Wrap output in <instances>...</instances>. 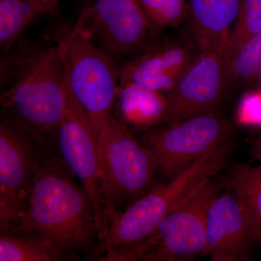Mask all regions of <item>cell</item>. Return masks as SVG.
Instances as JSON below:
<instances>
[{
  "label": "cell",
  "instance_id": "obj_1",
  "mask_svg": "<svg viewBox=\"0 0 261 261\" xmlns=\"http://www.w3.org/2000/svg\"><path fill=\"white\" fill-rule=\"evenodd\" d=\"M72 176L62 161L41 155L28 207L10 228L49 242L70 258L100 249L105 235L92 201Z\"/></svg>",
  "mask_w": 261,
  "mask_h": 261
},
{
  "label": "cell",
  "instance_id": "obj_2",
  "mask_svg": "<svg viewBox=\"0 0 261 261\" xmlns=\"http://www.w3.org/2000/svg\"><path fill=\"white\" fill-rule=\"evenodd\" d=\"M27 66L0 97L13 124L36 142L57 135L66 113L68 80L62 40L29 58Z\"/></svg>",
  "mask_w": 261,
  "mask_h": 261
},
{
  "label": "cell",
  "instance_id": "obj_3",
  "mask_svg": "<svg viewBox=\"0 0 261 261\" xmlns=\"http://www.w3.org/2000/svg\"><path fill=\"white\" fill-rule=\"evenodd\" d=\"M230 152L228 142L207 152L168 184H158L136 200L111 225L118 246H139L153 236L162 220L186 203L224 167Z\"/></svg>",
  "mask_w": 261,
  "mask_h": 261
},
{
  "label": "cell",
  "instance_id": "obj_4",
  "mask_svg": "<svg viewBox=\"0 0 261 261\" xmlns=\"http://www.w3.org/2000/svg\"><path fill=\"white\" fill-rule=\"evenodd\" d=\"M97 143L108 223L118 213L116 203L135 201L149 191L158 166L152 151L137 142L113 115L101 130Z\"/></svg>",
  "mask_w": 261,
  "mask_h": 261
},
{
  "label": "cell",
  "instance_id": "obj_5",
  "mask_svg": "<svg viewBox=\"0 0 261 261\" xmlns=\"http://www.w3.org/2000/svg\"><path fill=\"white\" fill-rule=\"evenodd\" d=\"M62 42L68 87L87 113L97 140L113 115L119 89V70L110 55L75 25Z\"/></svg>",
  "mask_w": 261,
  "mask_h": 261
},
{
  "label": "cell",
  "instance_id": "obj_6",
  "mask_svg": "<svg viewBox=\"0 0 261 261\" xmlns=\"http://www.w3.org/2000/svg\"><path fill=\"white\" fill-rule=\"evenodd\" d=\"M231 130L226 120L207 113L150 132L145 142L154 154L158 171L163 178L172 180L207 152L228 142Z\"/></svg>",
  "mask_w": 261,
  "mask_h": 261
},
{
  "label": "cell",
  "instance_id": "obj_7",
  "mask_svg": "<svg viewBox=\"0 0 261 261\" xmlns=\"http://www.w3.org/2000/svg\"><path fill=\"white\" fill-rule=\"evenodd\" d=\"M32 139L11 121L0 125V231L25 214L41 155Z\"/></svg>",
  "mask_w": 261,
  "mask_h": 261
},
{
  "label": "cell",
  "instance_id": "obj_8",
  "mask_svg": "<svg viewBox=\"0 0 261 261\" xmlns=\"http://www.w3.org/2000/svg\"><path fill=\"white\" fill-rule=\"evenodd\" d=\"M68 107L56 135L58 150L62 162L80 179L82 189L92 201L106 233L107 209L97 138L87 113L73 97L68 84Z\"/></svg>",
  "mask_w": 261,
  "mask_h": 261
},
{
  "label": "cell",
  "instance_id": "obj_9",
  "mask_svg": "<svg viewBox=\"0 0 261 261\" xmlns=\"http://www.w3.org/2000/svg\"><path fill=\"white\" fill-rule=\"evenodd\" d=\"M216 195V188L208 182L191 200L166 216L142 260H187L207 254V212Z\"/></svg>",
  "mask_w": 261,
  "mask_h": 261
},
{
  "label": "cell",
  "instance_id": "obj_10",
  "mask_svg": "<svg viewBox=\"0 0 261 261\" xmlns=\"http://www.w3.org/2000/svg\"><path fill=\"white\" fill-rule=\"evenodd\" d=\"M229 63L224 53L199 51L176 85L166 92V120L180 123L211 113L229 85Z\"/></svg>",
  "mask_w": 261,
  "mask_h": 261
},
{
  "label": "cell",
  "instance_id": "obj_11",
  "mask_svg": "<svg viewBox=\"0 0 261 261\" xmlns=\"http://www.w3.org/2000/svg\"><path fill=\"white\" fill-rule=\"evenodd\" d=\"M75 27L97 39L109 55L138 49L154 31L138 0H95Z\"/></svg>",
  "mask_w": 261,
  "mask_h": 261
},
{
  "label": "cell",
  "instance_id": "obj_12",
  "mask_svg": "<svg viewBox=\"0 0 261 261\" xmlns=\"http://www.w3.org/2000/svg\"><path fill=\"white\" fill-rule=\"evenodd\" d=\"M207 249L214 261H246L257 242L255 228L245 207L227 192L216 195L207 212Z\"/></svg>",
  "mask_w": 261,
  "mask_h": 261
},
{
  "label": "cell",
  "instance_id": "obj_13",
  "mask_svg": "<svg viewBox=\"0 0 261 261\" xmlns=\"http://www.w3.org/2000/svg\"><path fill=\"white\" fill-rule=\"evenodd\" d=\"M197 54L183 43H166L123 66L120 83L132 82L166 93L176 85Z\"/></svg>",
  "mask_w": 261,
  "mask_h": 261
},
{
  "label": "cell",
  "instance_id": "obj_14",
  "mask_svg": "<svg viewBox=\"0 0 261 261\" xmlns=\"http://www.w3.org/2000/svg\"><path fill=\"white\" fill-rule=\"evenodd\" d=\"M243 0H188L190 33L199 51L226 53Z\"/></svg>",
  "mask_w": 261,
  "mask_h": 261
},
{
  "label": "cell",
  "instance_id": "obj_15",
  "mask_svg": "<svg viewBox=\"0 0 261 261\" xmlns=\"http://www.w3.org/2000/svg\"><path fill=\"white\" fill-rule=\"evenodd\" d=\"M117 99L122 116L134 126L149 127L166 120L167 99L163 92L126 82L120 83Z\"/></svg>",
  "mask_w": 261,
  "mask_h": 261
},
{
  "label": "cell",
  "instance_id": "obj_16",
  "mask_svg": "<svg viewBox=\"0 0 261 261\" xmlns=\"http://www.w3.org/2000/svg\"><path fill=\"white\" fill-rule=\"evenodd\" d=\"M69 256L54 245L15 229L0 233V261H60Z\"/></svg>",
  "mask_w": 261,
  "mask_h": 261
},
{
  "label": "cell",
  "instance_id": "obj_17",
  "mask_svg": "<svg viewBox=\"0 0 261 261\" xmlns=\"http://www.w3.org/2000/svg\"><path fill=\"white\" fill-rule=\"evenodd\" d=\"M230 183L251 220L257 242L261 245V165L237 166Z\"/></svg>",
  "mask_w": 261,
  "mask_h": 261
},
{
  "label": "cell",
  "instance_id": "obj_18",
  "mask_svg": "<svg viewBox=\"0 0 261 261\" xmlns=\"http://www.w3.org/2000/svg\"><path fill=\"white\" fill-rule=\"evenodd\" d=\"M37 8L29 0H0V45L10 49L36 15Z\"/></svg>",
  "mask_w": 261,
  "mask_h": 261
},
{
  "label": "cell",
  "instance_id": "obj_19",
  "mask_svg": "<svg viewBox=\"0 0 261 261\" xmlns=\"http://www.w3.org/2000/svg\"><path fill=\"white\" fill-rule=\"evenodd\" d=\"M261 32V0H243L230 33L226 55L228 63L252 38Z\"/></svg>",
  "mask_w": 261,
  "mask_h": 261
},
{
  "label": "cell",
  "instance_id": "obj_20",
  "mask_svg": "<svg viewBox=\"0 0 261 261\" xmlns=\"http://www.w3.org/2000/svg\"><path fill=\"white\" fill-rule=\"evenodd\" d=\"M228 73L229 87L249 83L261 74V32L229 62Z\"/></svg>",
  "mask_w": 261,
  "mask_h": 261
},
{
  "label": "cell",
  "instance_id": "obj_21",
  "mask_svg": "<svg viewBox=\"0 0 261 261\" xmlns=\"http://www.w3.org/2000/svg\"><path fill=\"white\" fill-rule=\"evenodd\" d=\"M138 2L154 30L176 27L187 19L188 15V0Z\"/></svg>",
  "mask_w": 261,
  "mask_h": 261
},
{
  "label": "cell",
  "instance_id": "obj_22",
  "mask_svg": "<svg viewBox=\"0 0 261 261\" xmlns=\"http://www.w3.org/2000/svg\"><path fill=\"white\" fill-rule=\"evenodd\" d=\"M236 118L240 124H261V92H250L243 96L237 111Z\"/></svg>",
  "mask_w": 261,
  "mask_h": 261
},
{
  "label": "cell",
  "instance_id": "obj_23",
  "mask_svg": "<svg viewBox=\"0 0 261 261\" xmlns=\"http://www.w3.org/2000/svg\"><path fill=\"white\" fill-rule=\"evenodd\" d=\"M39 12L43 13H51L54 11L59 0H29Z\"/></svg>",
  "mask_w": 261,
  "mask_h": 261
},
{
  "label": "cell",
  "instance_id": "obj_24",
  "mask_svg": "<svg viewBox=\"0 0 261 261\" xmlns=\"http://www.w3.org/2000/svg\"><path fill=\"white\" fill-rule=\"evenodd\" d=\"M254 154L255 158L261 162V145L257 144L256 147L254 149Z\"/></svg>",
  "mask_w": 261,
  "mask_h": 261
},
{
  "label": "cell",
  "instance_id": "obj_25",
  "mask_svg": "<svg viewBox=\"0 0 261 261\" xmlns=\"http://www.w3.org/2000/svg\"><path fill=\"white\" fill-rule=\"evenodd\" d=\"M257 144H259V145H261V140L260 141V142H258V143Z\"/></svg>",
  "mask_w": 261,
  "mask_h": 261
}]
</instances>
